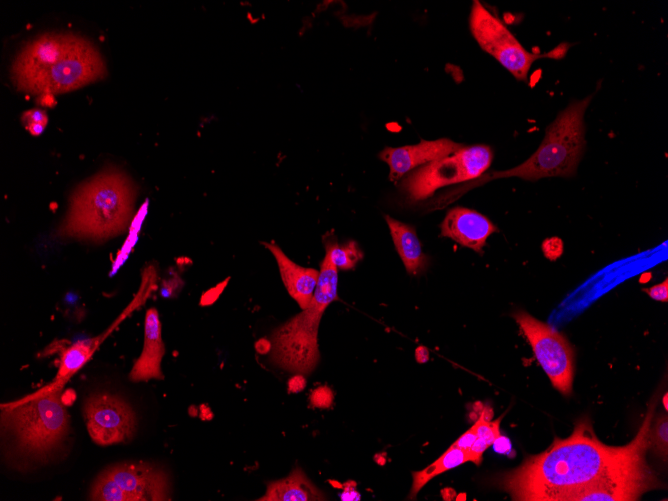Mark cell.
Here are the masks:
<instances>
[{
	"label": "cell",
	"instance_id": "obj_22",
	"mask_svg": "<svg viewBox=\"0 0 668 501\" xmlns=\"http://www.w3.org/2000/svg\"><path fill=\"white\" fill-rule=\"evenodd\" d=\"M649 433V436L652 437L653 444L655 445L658 452L662 455L667 456V446H668V420L667 416H661L654 424V428Z\"/></svg>",
	"mask_w": 668,
	"mask_h": 501
},
{
	"label": "cell",
	"instance_id": "obj_28",
	"mask_svg": "<svg viewBox=\"0 0 668 501\" xmlns=\"http://www.w3.org/2000/svg\"><path fill=\"white\" fill-rule=\"evenodd\" d=\"M416 359L420 363H424L429 359L428 350L424 346H419L415 351Z\"/></svg>",
	"mask_w": 668,
	"mask_h": 501
},
{
	"label": "cell",
	"instance_id": "obj_25",
	"mask_svg": "<svg viewBox=\"0 0 668 501\" xmlns=\"http://www.w3.org/2000/svg\"><path fill=\"white\" fill-rule=\"evenodd\" d=\"M653 300L659 302L668 301V279L665 278L663 282L653 285L644 290Z\"/></svg>",
	"mask_w": 668,
	"mask_h": 501
},
{
	"label": "cell",
	"instance_id": "obj_4",
	"mask_svg": "<svg viewBox=\"0 0 668 501\" xmlns=\"http://www.w3.org/2000/svg\"><path fill=\"white\" fill-rule=\"evenodd\" d=\"M134 200V186L123 172H100L74 191L58 235L91 240L115 236L127 228Z\"/></svg>",
	"mask_w": 668,
	"mask_h": 501
},
{
	"label": "cell",
	"instance_id": "obj_9",
	"mask_svg": "<svg viewBox=\"0 0 668 501\" xmlns=\"http://www.w3.org/2000/svg\"><path fill=\"white\" fill-rule=\"evenodd\" d=\"M512 317L552 385L562 394L569 395L574 377V353L566 338L523 310L515 311Z\"/></svg>",
	"mask_w": 668,
	"mask_h": 501
},
{
	"label": "cell",
	"instance_id": "obj_6",
	"mask_svg": "<svg viewBox=\"0 0 668 501\" xmlns=\"http://www.w3.org/2000/svg\"><path fill=\"white\" fill-rule=\"evenodd\" d=\"M593 95L571 102L547 127L537 150L522 164L491 174L494 178L518 177L537 181L548 177H572L585 147L584 114Z\"/></svg>",
	"mask_w": 668,
	"mask_h": 501
},
{
	"label": "cell",
	"instance_id": "obj_16",
	"mask_svg": "<svg viewBox=\"0 0 668 501\" xmlns=\"http://www.w3.org/2000/svg\"><path fill=\"white\" fill-rule=\"evenodd\" d=\"M385 220L406 271L413 275L423 271L429 263V258L422 250L416 229L389 215H385Z\"/></svg>",
	"mask_w": 668,
	"mask_h": 501
},
{
	"label": "cell",
	"instance_id": "obj_5",
	"mask_svg": "<svg viewBox=\"0 0 668 501\" xmlns=\"http://www.w3.org/2000/svg\"><path fill=\"white\" fill-rule=\"evenodd\" d=\"M338 269L325 255L311 303L276 328L270 338V361L288 372L308 375L320 359L318 330L326 308L338 298Z\"/></svg>",
	"mask_w": 668,
	"mask_h": 501
},
{
	"label": "cell",
	"instance_id": "obj_15",
	"mask_svg": "<svg viewBox=\"0 0 668 501\" xmlns=\"http://www.w3.org/2000/svg\"><path fill=\"white\" fill-rule=\"evenodd\" d=\"M263 245L273 254L284 286L290 296L301 309L307 308L317 286L319 271L296 264L274 242H264Z\"/></svg>",
	"mask_w": 668,
	"mask_h": 501
},
{
	"label": "cell",
	"instance_id": "obj_10",
	"mask_svg": "<svg viewBox=\"0 0 668 501\" xmlns=\"http://www.w3.org/2000/svg\"><path fill=\"white\" fill-rule=\"evenodd\" d=\"M83 414L91 439L100 446L128 442L135 434V412L119 396L92 394L85 400Z\"/></svg>",
	"mask_w": 668,
	"mask_h": 501
},
{
	"label": "cell",
	"instance_id": "obj_29",
	"mask_svg": "<svg viewBox=\"0 0 668 501\" xmlns=\"http://www.w3.org/2000/svg\"><path fill=\"white\" fill-rule=\"evenodd\" d=\"M663 404L665 409L667 410V394L664 395Z\"/></svg>",
	"mask_w": 668,
	"mask_h": 501
},
{
	"label": "cell",
	"instance_id": "obj_7",
	"mask_svg": "<svg viewBox=\"0 0 668 501\" xmlns=\"http://www.w3.org/2000/svg\"><path fill=\"white\" fill-rule=\"evenodd\" d=\"M493 151L487 145L463 146L451 155L410 172L400 189L412 201L431 197L439 188L478 179L489 168Z\"/></svg>",
	"mask_w": 668,
	"mask_h": 501
},
{
	"label": "cell",
	"instance_id": "obj_19",
	"mask_svg": "<svg viewBox=\"0 0 668 501\" xmlns=\"http://www.w3.org/2000/svg\"><path fill=\"white\" fill-rule=\"evenodd\" d=\"M469 461L467 452L453 444L432 464L421 471L412 473V487L409 499H414L418 492L435 476L440 475Z\"/></svg>",
	"mask_w": 668,
	"mask_h": 501
},
{
	"label": "cell",
	"instance_id": "obj_23",
	"mask_svg": "<svg viewBox=\"0 0 668 501\" xmlns=\"http://www.w3.org/2000/svg\"><path fill=\"white\" fill-rule=\"evenodd\" d=\"M22 121L31 134L39 135L47 124V116L40 109H32L22 115Z\"/></svg>",
	"mask_w": 668,
	"mask_h": 501
},
{
	"label": "cell",
	"instance_id": "obj_13",
	"mask_svg": "<svg viewBox=\"0 0 668 501\" xmlns=\"http://www.w3.org/2000/svg\"><path fill=\"white\" fill-rule=\"evenodd\" d=\"M441 236L475 252H482L487 239L497 227L483 214L465 207L450 209L440 224Z\"/></svg>",
	"mask_w": 668,
	"mask_h": 501
},
{
	"label": "cell",
	"instance_id": "obj_1",
	"mask_svg": "<svg viewBox=\"0 0 668 501\" xmlns=\"http://www.w3.org/2000/svg\"><path fill=\"white\" fill-rule=\"evenodd\" d=\"M651 415L649 412L636 438L622 447L603 444L589 420H580L568 438H555L546 451L527 457L519 467L499 476L497 484L513 500L566 501L582 489L615 477L648 447Z\"/></svg>",
	"mask_w": 668,
	"mask_h": 501
},
{
	"label": "cell",
	"instance_id": "obj_8",
	"mask_svg": "<svg viewBox=\"0 0 668 501\" xmlns=\"http://www.w3.org/2000/svg\"><path fill=\"white\" fill-rule=\"evenodd\" d=\"M469 27L478 45L521 81L527 80L530 68L536 60L544 57L559 58L567 50L566 44H562L546 54L529 52L480 1L472 4Z\"/></svg>",
	"mask_w": 668,
	"mask_h": 501
},
{
	"label": "cell",
	"instance_id": "obj_17",
	"mask_svg": "<svg viewBox=\"0 0 668 501\" xmlns=\"http://www.w3.org/2000/svg\"><path fill=\"white\" fill-rule=\"evenodd\" d=\"M259 501H316L326 496L296 467L285 478L268 483L266 493Z\"/></svg>",
	"mask_w": 668,
	"mask_h": 501
},
{
	"label": "cell",
	"instance_id": "obj_12",
	"mask_svg": "<svg viewBox=\"0 0 668 501\" xmlns=\"http://www.w3.org/2000/svg\"><path fill=\"white\" fill-rule=\"evenodd\" d=\"M463 146L448 138L421 140L414 145L387 147L379 157L389 167V179L397 182L410 171L447 157Z\"/></svg>",
	"mask_w": 668,
	"mask_h": 501
},
{
	"label": "cell",
	"instance_id": "obj_27",
	"mask_svg": "<svg viewBox=\"0 0 668 501\" xmlns=\"http://www.w3.org/2000/svg\"><path fill=\"white\" fill-rule=\"evenodd\" d=\"M305 387V379L302 374H297L289 381V390L292 392L301 391Z\"/></svg>",
	"mask_w": 668,
	"mask_h": 501
},
{
	"label": "cell",
	"instance_id": "obj_14",
	"mask_svg": "<svg viewBox=\"0 0 668 501\" xmlns=\"http://www.w3.org/2000/svg\"><path fill=\"white\" fill-rule=\"evenodd\" d=\"M161 331L158 311L155 308H149L145 314L143 349L130 371L131 381L141 382L164 378L161 362L165 354V345Z\"/></svg>",
	"mask_w": 668,
	"mask_h": 501
},
{
	"label": "cell",
	"instance_id": "obj_2",
	"mask_svg": "<svg viewBox=\"0 0 668 501\" xmlns=\"http://www.w3.org/2000/svg\"><path fill=\"white\" fill-rule=\"evenodd\" d=\"M106 67L98 50L73 34H45L25 45L12 68L13 84L31 94H56L102 79Z\"/></svg>",
	"mask_w": 668,
	"mask_h": 501
},
{
	"label": "cell",
	"instance_id": "obj_3",
	"mask_svg": "<svg viewBox=\"0 0 668 501\" xmlns=\"http://www.w3.org/2000/svg\"><path fill=\"white\" fill-rule=\"evenodd\" d=\"M1 434L7 453L19 463L44 464L53 459L69 434L62 387L44 388L2 405Z\"/></svg>",
	"mask_w": 668,
	"mask_h": 501
},
{
	"label": "cell",
	"instance_id": "obj_20",
	"mask_svg": "<svg viewBox=\"0 0 668 501\" xmlns=\"http://www.w3.org/2000/svg\"><path fill=\"white\" fill-rule=\"evenodd\" d=\"M323 244L325 247V255L328 256L337 269H353L363 258V253L355 241L351 240L339 245L336 236L327 233L323 237Z\"/></svg>",
	"mask_w": 668,
	"mask_h": 501
},
{
	"label": "cell",
	"instance_id": "obj_11",
	"mask_svg": "<svg viewBox=\"0 0 668 501\" xmlns=\"http://www.w3.org/2000/svg\"><path fill=\"white\" fill-rule=\"evenodd\" d=\"M133 501L169 500L170 482L167 473L147 462H122L102 471Z\"/></svg>",
	"mask_w": 668,
	"mask_h": 501
},
{
	"label": "cell",
	"instance_id": "obj_18",
	"mask_svg": "<svg viewBox=\"0 0 668 501\" xmlns=\"http://www.w3.org/2000/svg\"><path fill=\"white\" fill-rule=\"evenodd\" d=\"M106 334L95 338L76 341L68 348L64 349L55 381L48 388L62 387L64 382L89 360L96 348L102 343Z\"/></svg>",
	"mask_w": 668,
	"mask_h": 501
},
{
	"label": "cell",
	"instance_id": "obj_21",
	"mask_svg": "<svg viewBox=\"0 0 668 501\" xmlns=\"http://www.w3.org/2000/svg\"><path fill=\"white\" fill-rule=\"evenodd\" d=\"M501 419L502 417H499L494 421H489L486 417V412L483 411L481 413L475 423L477 438L467 451L469 461L480 464L484 451L501 435Z\"/></svg>",
	"mask_w": 668,
	"mask_h": 501
},
{
	"label": "cell",
	"instance_id": "obj_26",
	"mask_svg": "<svg viewBox=\"0 0 668 501\" xmlns=\"http://www.w3.org/2000/svg\"><path fill=\"white\" fill-rule=\"evenodd\" d=\"M477 438V432H476V425H472L470 429H468L465 433H463L454 443L453 445L464 450L468 451L471 445L474 443V441Z\"/></svg>",
	"mask_w": 668,
	"mask_h": 501
},
{
	"label": "cell",
	"instance_id": "obj_24",
	"mask_svg": "<svg viewBox=\"0 0 668 501\" xmlns=\"http://www.w3.org/2000/svg\"><path fill=\"white\" fill-rule=\"evenodd\" d=\"M310 400L314 406L328 407L333 401V394L327 387L317 388L312 393Z\"/></svg>",
	"mask_w": 668,
	"mask_h": 501
}]
</instances>
